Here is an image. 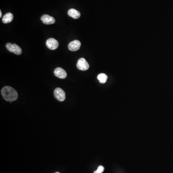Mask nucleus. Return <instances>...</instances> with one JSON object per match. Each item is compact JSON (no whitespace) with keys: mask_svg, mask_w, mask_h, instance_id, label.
<instances>
[{"mask_svg":"<svg viewBox=\"0 0 173 173\" xmlns=\"http://www.w3.org/2000/svg\"><path fill=\"white\" fill-rule=\"evenodd\" d=\"M76 67L80 70L86 71L90 68V65L85 58H81L78 60Z\"/></svg>","mask_w":173,"mask_h":173,"instance_id":"obj_3","label":"nucleus"},{"mask_svg":"<svg viewBox=\"0 0 173 173\" xmlns=\"http://www.w3.org/2000/svg\"><path fill=\"white\" fill-rule=\"evenodd\" d=\"M59 173V172H56V173Z\"/></svg>","mask_w":173,"mask_h":173,"instance_id":"obj_14","label":"nucleus"},{"mask_svg":"<svg viewBox=\"0 0 173 173\" xmlns=\"http://www.w3.org/2000/svg\"><path fill=\"white\" fill-rule=\"evenodd\" d=\"M6 47L9 51L14 53L15 54L20 55L22 53V49L16 44H12L10 43H8L6 44Z\"/></svg>","mask_w":173,"mask_h":173,"instance_id":"obj_2","label":"nucleus"},{"mask_svg":"<svg viewBox=\"0 0 173 173\" xmlns=\"http://www.w3.org/2000/svg\"><path fill=\"white\" fill-rule=\"evenodd\" d=\"M104 167L102 166H99L97 170L94 172V173H102L104 171Z\"/></svg>","mask_w":173,"mask_h":173,"instance_id":"obj_12","label":"nucleus"},{"mask_svg":"<svg viewBox=\"0 0 173 173\" xmlns=\"http://www.w3.org/2000/svg\"><path fill=\"white\" fill-rule=\"evenodd\" d=\"M81 46V43L78 40L71 41L68 44V49L71 51H75L79 50Z\"/></svg>","mask_w":173,"mask_h":173,"instance_id":"obj_7","label":"nucleus"},{"mask_svg":"<svg viewBox=\"0 0 173 173\" xmlns=\"http://www.w3.org/2000/svg\"><path fill=\"white\" fill-rule=\"evenodd\" d=\"M68 15L74 19H78L80 17V13L79 11L75 9H70L68 11Z\"/></svg>","mask_w":173,"mask_h":173,"instance_id":"obj_9","label":"nucleus"},{"mask_svg":"<svg viewBox=\"0 0 173 173\" xmlns=\"http://www.w3.org/2000/svg\"><path fill=\"white\" fill-rule=\"evenodd\" d=\"M46 44L47 47L51 50H56L58 47L59 43L57 40L53 38L49 39L47 40Z\"/></svg>","mask_w":173,"mask_h":173,"instance_id":"obj_5","label":"nucleus"},{"mask_svg":"<svg viewBox=\"0 0 173 173\" xmlns=\"http://www.w3.org/2000/svg\"><path fill=\"white\" fill-rule=\"evenodd\" d=\"M54 75L61 79H65L67 76L66 71L62 68H57L54 71Z\"/></svg>","mask_w":173,"mask_h":173,"instance_id":"obj_6","label":"nucleus"},{"mask_svg":"<svg viewBox=\"0 0 173 173\" xmlns=\"http://www.w3.org/2000/svg\"><path fill=\"white\" fill-rule=\"evenodd\" d=\"M2 96L6 101H13L18 98V92L16 90L10 86H5L2 89Z\"/></svg>","mask_w":173,"mask_h":173,"instance_id":"obj_1","label":"nucleus"},{"mask_svg":"<svg viewBox=\"0 0 173 173\" xmlns=\"http://www.w3.org/2000/svg\"><path fill=\"white\" fill-rule=\"evenodd\" d=\"M14 16L11 13H8L3 16L2 21L3 23L7 24L12 22L13 20Z\"/></svg>","mask_w":173,"mask_h":173,"instance_id":"obj_10","label":"nucleus"},{"mask_svg":"<svg viewBox=\"0 0 173 173\" xmlns=\"http://www.w3.org/2000/svg\"><path fill=\"white\" fill-rule=\"evenodd\" d=\"M2 11H0V17H1V18H2Z\"/></svg>","mask_w":173,"mask_h":173,"instance_id":"obj_13","label":"nucleus"},{"mask_svg":"<svg viewBox=\"0 0 173 173\" xmlns=\"http://www.w3.org/2000/svg\"><path fill=\"white\" fill-rule=\"evenodd\" d=\"M41 20L43 23L46 25H51L53 24L55 22V20L54 18L51 16L49 15H44L41 16Z\"/></svg>","mask_w":173,"mask_h":173,"instance_id":"obj_8","label":"nucleus"},{"mask_svg":"<svg viewBox=\"0 0 173 173\" xmlns=\"http://www.w3.org/2000/svg\"><path fill=\"white\" fill-rule=\"evenodd\" d=\"M54 97L60 101H63L66 99V93L65 91L60 88H57L54 90Z\"/></svg>","mask_w":173,"mask_h":173,"instance_id":"obj_4","label":"nucleus"},{"mask_svg":"<svg viewBox=\"0 0 173 173\" xmlns=\"http://www.w3.org/2000/svg\"><path fill=\"white\" fill-rule=\"evenodd\" d=\"M97 78L100 81L101 83L103 84L105 83L106 81H107L108 76L107 75L105 74L101 73L99 75L97 76Z\"/></svg>","mask_w":173,"mask_h":173,"instance_id":"obj_11","label":"nucleus"}]
</instances>
